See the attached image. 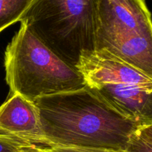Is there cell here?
Masks as SVG:
<instances>
[{"instance_id": "obj_1", "label": "cell", "mask_w": 152, "mask_h": 152, "mask_svg": "<svg viewBox=\"0 0 152 152\" xmlns=\"http://www.w3.org/2000/svg\"><path fill=\"white\" fill-rule=\"evenodd\" d=\"M45 137L52 146L87 147L123 151L140 127L112 106L94 88L34 101Z\"/></svg>"}, {"instance_id": "obj_2", "label": "cell", "mask_w": 152, "mask_h": 152, "mask_svg": "<svg viewBox=\"0 0 152 152\" xmlns=\"http://www.w3.org/2000/svg\"><path fill=\"white\" fill-rule=\"evenodd\" d=\"M4 67L11 95L19 94L31 102L87 86L75 67L56 56L22 24L6 48Z\"/></svg>"}, {"instance_id": "obj_3", "label": "cell", "mask_w": 152, "mask_h": 152, "mask_svg": "<svg viewBox=\"0 0 152 152\" xmlns=\"http://www.w3.org/2000/svg\"><path fill=\"white\" fill-rule=\"evenodd\" d=\"M98 1L33 0L19 22L56 56L76 68L83 51L95 50Z\"/></svg>"}, {"instance_id": "obj_4", "label": "cell", "mask_w": 152, "mask_h": 152, "mask_svg": "<svg viewBox=\"0 0 152 152\" xmlns=\"http://www.w3.org/2000/svg\"><path fill=\"white\" fill-rule=\"evenodd\" d=\"M95 50L152 77V23L145 0H99Z\"/></svg>"}, {"instance_id": "obj_5", "label": "cell", "mask_w": 152, "mask_h": 152, "mask_svg": "<svg viewBox=\"0 0 152 152\" xmlns=\"http://www.w3.org/2000/svg\"><path fill=\"white\" fill-rule=\"evenodd\" d=\"M88 86L152 84V77L105 50L83 51L76 66Z\"/></svg>"}, {"instance_id": "obj_6", "label": "cell", "mask_w": 152, "mask_h": 152, "mask_svg": "<svg viewBox=\"0 0 152 152\" xmlns=\"http://www.w3.org/2000/svg\"><path fill=\"white\" fill-rule=\"evenodd\" d=\"M0 136L42 148L50 147L34 102L19 94L0 106Z\"/></svg>"}, {"instance_id": "obj_7", "label": "cell", "mask_w": 152, "mask_h": 152, "mask_svg": "<svg viewBox=\"0 0 152 152\" xmlns=\"http://www.w3.org/2000/svg\"><path fill=\"white\" fill-rule=\"evenodd\" d=\"M94 88L138 126L152 125V84H107Z\"/></svg>"}, {"instance_id": "obj_8", "label": "cell", "mask_w": 152, "mask_h": 152, "mask_svg": "<svg viewBox=\"0 0 152 152\" xmlns=\"http://www.w3.org/2000/svg\"><path fill=\"white\" fill-rule=\"evenodd\" d=\"M33 0H0V33L19 22Z\"/></svg>"}, {"instance_id": "obj_9", "label": "cell", "mask_w": 152, "mask_h": 152, "mask_svg": "<svg viewBox=\"0 0 152 152\" xmlns=\"http://www.w3.org/2000/svg\"><path fill=\"white\" fill-rule=\"evenodd\" d=\"M121 152H152V125L140 126L130 136Z\"/></svg>"}, {"instance_id": "obj_10", "label": "cell", "mask_w": 152, "mask_h": 152, "mask_svg": "<svg viewBox=\"0 0 152 152\" xmlns=\"http://www.w3.org/2000/svg\"><path fill=\"white\" fill-rule=\"evenodd\" d=\"M44 148L0 136V152H42Z\"/></svg>"}, {"instance_id": "obj_11", "label": "cell", "mask_w": 152, "mask_h": 152, "mask_svg": "<svg viewBox=\"0 0 152 152\" xmlns=\"http://www.w3.org/2000/svg\"><path fill=\"white\" fill-rule=\"evenodd\" d=\"M42 152H121L105 148H87V147L72 146H52L45 148Z\"/></svg>"}]
</instances>
